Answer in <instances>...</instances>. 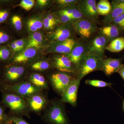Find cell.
Returning <instances> with one entry per match:
<instances>
[{"instance_id":"cell-22","label":"cell","mask_w":124,"mask_h":124,"mask_svg":"<svg viewBox=\"0 0 124 124\" xmlns=\"http://www.w3.org/2000/svg\"><path fill=\"white\" fill-rule=\"evenodd\" d=\"M29 79L33 85L42 90L48 88L45 78L38 73H35L31 75Z\"/></svg>"},{"instance_id":"cell-11","label":"cell","mask_w":124,"mask_h":124,"mask_svg":"<svg viewBox=\"0 0 124 124\" xmlns=\"http://www.w3.org/2000/svg\"><path fill=\"white\" fill-rule=\"evenodd\" d=\"M80 81L75 78L72 81L62 95V101L68 103L72 106L77 104V94Z\"/></svg>"},{"instance_id":"cell-32","label":"cell","mask_w":124,"mask_h":124,"mask_svg":"<svg viewBox=\"0 0 124 124\" xmlns=\"http://www.w3.org/2000/svg\"><path fill=\"white\" fill-rule=\"evenodd\" d=\"M110 23L116 25L121 31H124V14L114 19Z\"/></svg>"},{"instance_id":"cell-44","label":"cell","mask_w":124,"mask_h":124,"mask_svg":"<svg viewBox=\"0 0 124 124\" xmlns=\"http://www.w3.org/2000/svg\"><path fill=\"white\" fill-rule=\"evenodd\" d=\"M123 108H124V101H123Z\"/></svg>"},{"instance_id":"cell-38","label":"cell","mask_w":124,"mask_h":124,"mask_svg":"<svg viewBox=\"0 0 124 124\" xmlns=\"http://www.w3.org/2000/svg\"><path fill=\"white\" fill-rule=\"evenodd\" d=\"M14 42L15 43L19 51L22 50L24 48L25 45V42L24 40L23 39H20L14 41Z\"/></svg>"},{"instance_id":"cell-13","label":"cell","mask_w":124,"mask_h":124,"mask_svg":"<svg viewBox=\"0 0 124 124\" xmlns=\"http://www.w3.org/2000/svg\"><path fill=\"white\" fill-rule=\"evenodd\" d=\"M76 41L71 37L63 41L51 43L48 47L47 51L48 53L62 54L66 55L70 52Z\"/></svg>"},{"instance_id":"cell-3","label":"cell","mask_w":124,"mask_h":124,"mask_svg":"<svg viewBox=\"0 0 124 124\" xmlns=\"http://www.w3.org/2000/svg\"><path fill=\"white\" fill-rule=\"evenodd\" d=\"M2 90L15 93L23 98H28L40 93L42 89L33 85L31 82H24L7 85L2 84Z\"/></svg>"},{"instance_id":"cell-10","label":"cell","mask_w":124,"mask_h":124,"mask_svg":"<svg viewBox=\"0 0 124 124\" xmlns=\"http://www.w3.org/2000/svg\"><path fill=\"white\" fill-rule=\"evenodd\" d=\"M76 77L73 78L66 72H57L51 76V80L54 88L62 95L71 82Z\"/></svg>"},{"instance_id":"cell-43","label":"cell","mask_w":124,"mask_h":124,"mask_svg":"<svg viewBox=\"0 0 124 124\" xmlns=\"http://www.w3.org/2000/svg\"><path fill=\"white\" fill-rule=\"evenodd\" d=\"M5 4V1H0V6L2 5Z\"/></svg>"},{"instance_id":"cell-15","label":"cell","mask_w":124,"mask_h":124,"mask_svg":"<svg viewBox=\"0 0 124 124\" xmlns=\"http://www.w3.org/2000/svg\"><path fill=\"white\" fill-rule=\"evenodd\" d=\"M122 59L109 58L103 59L101 71L107 75L117 72L122 65Z\"/></svg>"},{"instance_id":"cell-29","label":"cell","mask_w":124,"mask_h":124,"mask_svg":"<svg viewBox=\"0 0 124 124\" xmlns=\"http://www.w3.org/2000/svg\"><path fill=\"white\" fill-rule=\"evenodd\" d=\"M49 63L46 61H40L36 62L32 65L31 68L36 71H42L48 69L50 67Z\"/></svg>"},{"instance_id":"cell-41","label":"cell","mask_w":124,"mask_h":124,"mask_svg":"<svg viewBox=\"0 0 124 124\" xmlns=\"http://www.w3.org/2000/svg\"><path fill=\"white\" fill-rule=\"evenodd\" d=\"M49 1L47 0H38L37 4L40 6H44L48 4Z\"/></svg>"},{"instance_id":"cell-34","label":"cell","mask_w":124,"mask_h":124,"mask_svg":"<svg viewBox=\"0 0 124 124\" xmlns=\"http://www.w3.org/2000/svg\"><path fill=\"white\" fill-rule=\"evenodd\" d=\"M35 2L34 0H23L19 6L26 10L29 11L33 7Z\"/></svg>"},{"instance_id":"cell-12","label":"cell","mask_w":124,"mask_h":124,"mask_svg":"<svg viewBox=\"0 0 124 124\" xmlns=\"http://www.w3.org/2000/svg\"><path fill=\"white\" fill-rule=\"evenodd\" d=\"M24 71V68L16 66H6L3 73L4 84L13 85L22 77Z\"/></svg>"},{"instance_id":"cell-36","label":"cell","mask_w":124,"mask_h":124,"mask_svg":"<svg viewBox=\"0 0 124 124\" xmlns=\"http://www.w3.org/2000/svg\"><path fill=\"white\" fill-rule=\"evenodd\" d=\"M42 24L46 29L50 30L53 29L54 27L57 26L56 24L52 23L46 17L42 21Z\"/></svg>"},{"instance_id":"cell-40","label":"cell","mask_w":124,"mask_h":124,"mask_svg":"<svg viewBox=\"0 0 124 124\" xmlns=\"http://www.w3.org/2000/svg\"><path fill=\"white\" fill-rule=\"evenodd\" d=\"M117 72L119 74L124 80V64H122Z\"/></svg>"},{"instance_id":"cell-14","label":"cell","mask_w":124,"mask_h":124,"mask_svg":"<svg viewBox=\"0 0 124 124\" xmlns=\"http://www.w3.org/2000/svg\"><path fill=\"white\" fill-rule=\"evenodd\" d=\"M53 65L55 68L62 72L75 73V67L65 55L55 56L54 58Z\"/></svg>"},{"instance_id":"cell-1","label":"cell","mask_w":124,"mask_h":124,"mask_svg":"<svg viewBox=\"0 0 124 124\" xmlns=\"http://www.w3.org/2000/svg\"><path fill=\"white\" fill-rule=\"evenodd\" d=\"M104 59L97 55L87 54L76 71V78L80 81L83 78L92 72L101 71Z\"/></svg>"},{"instance_id":"cell-21","label":"cell","mask_w":124,"mask_h":124,"mask_svg":"<svg viewBox=\"0 0 124 124\" xmlns=\"http://www.w3.org/2000/svg\"><path fill=\"white\" fill-rule=\"evenodd\" d=\"M43 41L42 34L39 32H33L31 35L26 48H35L40 46Z\"/></svg>"},{"instance_id":"cell-23","label":"cell","mask_w":124,"mask_h":124,"mask_svg":"<svg viewBox=\"0 0 124 124\" xmlns=\"http://www.w3.org/2000/svg\"><path fill=\"white\" fill-rule=\"evenodd\" d=\"M97 8L99 15L106 16L110 13L111 5L108 0H100L97 4Z\"/></svg>"},{"instance_id":"cell-37","label":"cell","mask_w":124,"mask_h":124,"mask_svg":"<svg viewBox=\"0 0 124 124\" xmlns=\"http://www.w3.org/2000/svg\"><path fill=\"white\" fill-rule=\"evenodd\" d=\"M8 120L15 124H29L22 118L16 116H11L8 118Z\"/></svg>"},{"instance_id":"cell-25","label":"cell","mask_w":124,"mask_h":124,"mask_svg":"<svg viewBox=\"0 0 124 124\" xmlns=\"http://www.w3.org/2000/svg\"><path fill=\"white\" fill-rule=\"evenodd\" d=\"M27 24L29 31L34 32L41 28L43 26L42 22L37 18H32L30 19L28 21Z\"/></svg>"},{"instance_id":"cell-2","label":"cell","mask_w":124,"mask_h":124,"mask_svg":"<svg viewBox=\"0 0 124 124\" xmlns=\"http://www.w3.org/2000/svg\"><path fill=\"white\" fill-rule=\"evenodd\" d=\"M2 102L13 112L23 113L27 109L28 105L24 98L15 93L2 91Z\"/></svg>"},{"instance_id":"cell-31","label":"cell","mask_w":124,"mask_h":124,"mask_svg":"<svg viewBox=\"0 0 124 124\" xmlns=\"http://www.w3.org/2000/svg\"><path fill=\"white\" fill-rule=\"evenodd\" d=\"M78 10L79 9L78 8L77 5H75L60 10L58 12V14L66 15L71 17L73 14Z\"/></svg>"},{"instance_id":"cell-30","label":"cell","mask_w":124,"mask_h":124,"mask_svg":"<svg viewBox=\"0 0 124 124\" xmlns=\"http://www.w3.org/2000/svg\"><path fill=\"white\" fill-rule=\"evenodd\" d=\"M79 0H58L56 2L60 8H64L76 5Z\"/></svg>"},{"instance_id":"cell-4","label":"cell","mask_w":124,"mask_h":124,"mask_svg":"<svg viewBox=\"0 0 124 124\" xmlns=\"http://www.w3.org/2000/svg\"><path fill=\"white\" fill-rule=\"evenodd\" d=\"M72 24L74 31L85 41L90 38L97 30L95 23L85 18L76 20Z\"/></svg>"},{"instance_id":"cell-33","label":"cell","mask_w":124,"mask_h":124,"mask_svg":"<svg viewBox=\"0 0 124 124\" xmlns=\"http://www.w3.org/2000/svg\"><path fill=\"white\" fill-rule=\"evenodd\" d=\"M9 15L8 9H0V24L6 23L8 21Z\"/></svg>"},{"instance_id":"cell-7","label":"cell","mask_w":124,"mask_h":124,"mask_svg":"<svg viewBox=\"0 0 124 124\" xmlns=\"http://www.w3.org/2000/svg\"><path fill=\"white\" fill-rule=\"evenodd\" d=\"M47 120L53 124H68V120L62 107L59 103H53L47 111Z\"/></svg>"},{"instance_id":"cell-35","label":"cell","mask_w":124,"mask_h":124,"mask_svg":"<svg viewBox=\"0 0 124 124\" xmlns=\"http://www.w3.org/2000/svg\"><path fill=\"white\" fill-rule=\"evenodd\" d=\"M58 14L59 17L60 22L62 23L63 24L66 23H72L75 22L74 20L71 18V17L62 14Z\"/></svg>"},{"instance_id":"cell-27","label":"cell","mask_w":124,"mask_h":124,"mask_svg":"<svg viewBox=\"0 0 124 124\" xmlns=\"http://www.w3.org/2000/svg\"><path fill=\"white\" fill-rule=\"evenodd\" d=\"M85 83L86 85L99 88H103L107 86L111 87L112 85V84L110 82H106L100 80H87Z\"/></svg>"},{"instance_id":"cell-5","label":"cell","mask_w":124,"mask_h":124,"mask_svg":"<svg viewBox=\"0 0 124 124\" xmlns=\"http://www.w3.org/2000/svg\"><path fill=\"white\" fill-rule=\"evenodd\" d=\"M88 46V43H86L85 41H77L70 52L65 55L72 63L75 69L76 72L87 54Z\"/></svg>"},{"instance_id":"cell-16","label":"cell","mask_w":124,"mask_h":124,"mask_svg":"<svg viewBox=\"0 0 124 124\" xmlns=\"http://www.w3.org/2000/svg\"><path fill=\"white\" fill-rule=\"evenodd\" d=\"M26 102L28 106L31 110L38 112L42 110L45 107L47 100L44 96L38 93L27 98Z\"/></svg>"},{"instance_id":"cell-39","label":"cell","mask_w":124,"mask_h":124,"mask_svg":"<svg viewBox=\"0 0 124 124\" xmlns=\"http://www.w3.org/2000/svg\"><path fill=\"white\" fill-rule=\"evenodd\" d=\"M7 116L1 107L0 106V122H4L7 120Z\"/></svg>"},{"instance_id":"cell-18","label":"cell","mask_w":124,"mask_h":124,"mask_svg":"<svg viewBox=\"0 0 124 124\" xmlns=\"http://www.w3.org/2000/svg\"><path fill=\"white\" fill-rule=\"evenodd\" d=\"M121 31V29L116 25L110 23L105 24V26L100 28V34L106 37L111 42L119 37Z\"/></svg>"},{"instance_id":"cell-19","label":"cell","mask_w":124,"mask_h":124,"mask_svg":"<svg viewBox=\"0 0 124 124\" xmlns=\"http://www.w3.org/2000/svg\"><path fill=\"white\" fill-rule=\"evenodd\" d=\"M112 10L108 15L105 16L103 19L104 24H109L115 18L124 14V2L115 4L111 2Z\"/></svg>"},{"instance_id":"cell-9","label":"cell","mask_w":124,"mask_h":124,"mask_svg":"<svg viewBox=\"0 0 124 124\" xmlns=\"http://www.w3.org/2000/svg\"><path fill=\"white\" fill-rule=\"evenodd\" d=\"M79 10L85 17L94 22L98 17L95 0H79L77 4Z\"/></svg>"},{"instance_id":"cell-28","label":"cell","mask_w":124,"mask_h":124,"mask_svg":"<svg viewBox=\"0 0 124 124\" xmlns=\"http://www.w3.org/2000/svg\"><path fill=\"white\" fill-rule=\"evenodd\" d=\"M9 23L17 31H19L22 28V23L20 16L14 15L9 19Z\"/></svg>"},{"instance_id":"cell-17","label":"cell","mask_w":124,"mask_h":124,"mask_svg":"<svg viewBox=\"0 0 124 124\" xmlns=\"http://www.w3.org/2000/svg\"><path fill=\"white\" fill-rule=\"evenodd\" d=\"M37 54L35 48H26L20 53L12 57L10 60L12 63H22L28 62L35 57Z\"/></svg>"},{"instance_id":"cell-42","label":"cell","mask_w":124,"mask_h":124,"mask_svg":"<svg viewBox=\"0 0 124 124\" xmlns=\"http://www.w3.org/2000/svg\"><path fill=\"white\" fill-rule=\"evenodd\" d=\"M4 121V122H0V124H10L9 123V121L8 120V121Z\"/></svg>"},{"instance_id":"cell-6","label":"cell","mask_w":124,"mask_h":124,"mask_svg":"<svg viewBox=\"0 0 124 124\" xmlns=\"http://www.w3.org/2000/svg\"><path fill=\"white\" fill-rule=\"evenodd\" d=\"M73 31L72 23L62 24L49 32L48 38L50 44L63 41L71 38Z\"/></svg>"},{"instance_id":"cell-8","label":"cell","mask_w":124,"mask_h":124,"mask_svg":"<svg viewBox=\"0 0 124 124\" xmlns=\"http://www.w3.org/2000/svg\"><path fill=\"white\" fill-rule=\"evenodd\" d=\"M110 42L107 37L99 34L88 43L87 54H93L104 58L105 50Z\"/></svg>"},{"instance_id":"cell-26","label":"cell","mask_w":124,"mask_h":124,"mask_svg":"<svg viewBox=\"0 0 124 124\" xmlns=\"http://www.w3.org/2000/svg\"><path fill=\"white\" fill-rule=\"evenodd\" d=\"M11 39L10 33L4 28L0 27V46L8 45Z\"/></svg>"},{"instance_id":"cell-20","label":"cell","mask_w":124,"mask_h":124,"mask_svg":"<svg viewBox=\"0 0 124 124\" xmlns=\"http://www.w3.org/2000/svg\"><path fill=\"white\" fill-rule=\"evenodd\" d=\"M124 49V37H119L111 41L106 49L112 53H118Z\"/></svg>"},{"instance_id":"cell-24","label":"cell","mask_w":124,"mask_h":124,"mask_svg":"<svg viewBox=\"0 0 124 124\" xmlns=\"http://www.w3.org/2000/svg\"><path fill=\"white\" fill-rule=\"evenodd\" d=\"M13 51L8 45L0 46V62H9L13 57Z\"/></svg>"}]
</instances>
